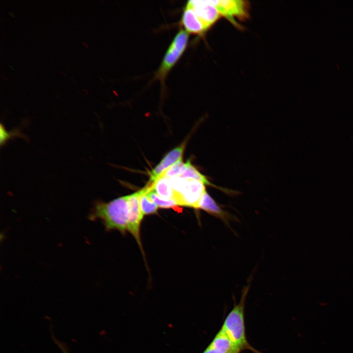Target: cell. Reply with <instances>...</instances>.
Segmentation results:
<instances>
[{
	"label": "cell",
	"instance_id": "obj_15",
	"mask_svg": "<svg viewBox=\"0 0 353 353\" xmlns=\"http://www.w3.org/2000/svg\"><path fill=\"white\" fill-rule=\"evenodd\" d=\"M23 137L24 135L18 129H14L12 131H8L4 126L0 125V145L4 144L8 140L12 137Z\"/></svg>",
	"mask_w": 353,
	"mask_h": 353
},
{
	"label": "cell",
	"instance_id": "obj_12",
	"mask_svg": "<svg viewBox=\"0 0 353 353\" xmlns=\"http://www.w3.org/2000/svg\"><path fill=\"white\" fill-rule=\"evenodd\" d=\"M146 188V195L158 207L163 208H173L178 205L175 199L166 200L158 196L154 191L150 188L149 184H147Z\"/></svg>",
	"mask_w": 353,
	"mask_h": 353
},
{
	"label": "cell",
	"instance_id": "obj_17",
	"mask_svg": "<svg viewBox=\"0 0 353 353\" xmlns=\"http://www.w3.org/2000/svg\"><path fill=\"white\" fill-rule=\"evenodd\" d=\"M57 344L58 345L60 349L62 350L63 353H69L66 349L62 345L59 343V342H57Z\"/></svg>",
	"mask_w": 353,
	"mask_h": 353
},
{
	"label": "cell",
	"instance_id": "obj_6",
	"mask_svg": "<svg viewBox=\"0 0 353 353\" xmlns=\"http://www.w3.org/2000/svg\"><path fill=\"white\" fill-rule=\"evenodd\" d=\"M139 196V191L128 195L127 230L133 236L139 247L142 249L140 237V227L144 215L140 208Z\"/></svg>",
	"mask_w": 353,
	"mask_h": 353
},
{
	"label": "cell",
	"instance_id": "obj_9",
	"mask_svg": "<svg viewBox=\"0 0 353 353\" xmlns=\"http://www.w3.org/2000/svg\"><path fill=\"white\" fill-rule=\"evenodd\" d=\"M199 209L205 211L208 214L222 220L228 224L230 221L235 219V217L225 210L221 205L218 203L206 191L200 203Z\"/></svg>",
	"mask_w": 353,
	"mask_h": 353
},
{
	"label": "cell",
	"instance_id": "obj_13",
	"mask_svg": "<svg viewBox=\"0 0 353 353\" xmlns=\"http://www.w3.org/2000/svg\"><path fill=\"white\" fill-rule=\"evenodd\" d=\"M139 202L143 215L156 213L158 207L146 195L145 187L139 190Z\"/></svg>",
	"mask_w": 353,
	"mask_h": 353
},
{
	"label": "cell",
	"instance_id": "obj_8",
	"mask_svg": "<svg viewBox=\"0 0 353 353\" xmlns=\"http://www.w3.org/2000/svg\"><path fill=\"white\" fill-rule=\"evenodd\" d=\"M186 144V141L183 142L165 155L160 163L150 172L149 182H154L165 170L182 160Z\"/></svg>",
	"mask_w": 353,
	"mask_h": 353
},
{
	"label": "cell",
	"instance_id": "obj_18",
	"mask_svg": "<svg viewBox=\"0 0 353 353\" xmlns=\"http://www.w3.org/2000/svg\"><path fill=\"white\" fill-rule=\"evenodd\" d=\"M83 44L86 48H88L87 44H86L84 42H83Z\"/></svg>",
	"mask_w": 353,
	"mask_h": 353
},
{
	"label": "cell",
	"instance_id": "obj_14",
	"mask_svg": "<svg viewBox=\"0 0 353 353\" xmlns=\"http://www.w3.org/2000/svg\"><path fill=\"white\" fill-rule=\"evenodd\" d=\"M187 165V161L183 163L182 160H180L165 170L159 177L168 178L175 176H181L185 172Z\"/></svg>",
	"mask_w": 353,
	"mask_h": 353
},
{
	"label": "cell",
	"instance_id": "obj_5",
	"mask_svg": "<svg viewBox=\"0 0 353 353\" xmlns=\"http://www.w3.org/2000/svg\"><path fill=\"white\" fill-rule=\"evenodd\" d=\"M206 191L205 184L202 182L194 179L186 178L184 189L176 201L179 205L197 209Z\"/></svg>",
	"mask_w": 353,
	"mask_h": 353
},
{
	"label": "cell",
	"instance_id": "obj_2",
	"mask_svg": "<svg viewBox=\"0 0 353 353\" xmlns=\"http://www.w3.org/2000/svg\"><path fill=\"white\" fill-rule=\"evenodd\" d=\"M249 288V286L244 288L240 302L234 304L226 318L221 329L241 351L246 350L253 353H261L249 344L246 335L244 311Z\"/></svg>",
	"mask_w": 353,
	"mask_h": 353
},
{
	"label": "cell",
	"instance_id": "obj_4",
	"mask_svg": "<svg viewBox=\"0 0 353 353\" xmlns=\"http://www.w3.org/2000/svg\"><path fill=\"white\" fill-rule=\"evenodd\" d=\"M218 10L222 16L226 18L235 26L239 27L235 18L244 20L249 17L250 4L241 0H208Z\"/></svg>",
	"mask_w": 353,
	"mask_h": 353
},
{
	"label": "cell",
	"instance_id": "obj_11",
	"mask_svg": "<svg viewBox=\"0 0 353 353\" xmlns=\"http://www.w3.org/2000/svg\"><path fill=\"white\" fill-rule=\"evenodd\" d=\"M149 184L150 188L160 198L166 200L175 199V194L168 178L160 176Z\"/></svg>",
	"mask_w": 353,
	"mask_h": 353
},
{
	"label": "cell",
	"instance_id": "obj_16",
	"mask_svg": "<svg viewBox=\"0 0 353 353\" xmlns=\"http://www.w3.org/2000/svg\"><path fill=\"white\" fill-rule=\"evenodd\" d=\"M203 353H239L227 351L225 349L210 343Z\"/></svg>",
	"mask_w": 353,
	"mask_h": 353
},
{
	"label": "cell",
	"instance_id": "obj_1",
	"mask_svg": "<svg viewBox=\"0 0 353 353\" xmlns=\"http://www.w3.org/2000/svg\"><path fill=\"white\" fill-rule=\"evenodd\" d=\"M128 195L107 202L97 201L89 215V219L102 221L107 230L117 229L124 234L127 230Z\"/></svg>",
	"mask_w": 353,
	"mask_h": 353
},
{
	"label": "cell",
	"instance_id": "obj_3",
	"mask_svg": "<svg viewBox=\"0 0 353 353\" xmlns=\"http://www.w3.org/2000/svg\"><path fill=\"white\" fill-rule=\"evenodd\" d=\"M188 38V32L183 29H180L175 36L156 74V77L162 83L184 52Z\"/></svg>",
	"mask_w": 353,
	"mask_h": 353
},
{
	"label": "cell",
	"instance_id": "obj_10",
	"mask_svg": "<svg viewBox=\"0 0 353 353\" xmlns=\"http://www.w3.org/2000/svg\"><path fill=\"white\" fill-rule=\"evenodd\" d=\"M180 24L186 31L194 35H202L207 31L192 7L187 3L184 8Z\"/></svg>",
	"mask_w": 353,
	"mask_h": 353
},
{
	"label": "cell",
	"instance_id": "obj_7",
	"mask_svg": "<svg viewBox=\"0 0 353 353\" xmlns=\"http://www.w3.org/2000/svg\"><path fill=\"white\" fill-rule=\"evenodd\" d=\"M187 3L192 7L207 31L222 16L208 0H189Z\"/></svg>",
	"mask_w": 353,
	"mask_h": 353
}]
</instances>
